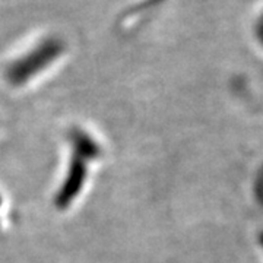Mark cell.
<instances>
[{
	"mask_svg": "<svg viewBox=\"0 0 263 263\" xmlns=\"http://www.w3.org/2000/svg\"><path fill=\"white\" fill-rule=\"evenodd\" d=\"M257 35H259V38L262 40L263 43V15L259 19V22H257Z\"/></svg>",
	"mask_w": 263,
	"mask_h": 263,
	"instance_id": "obj_1",
	"label": "cell"
}]
</instances>
